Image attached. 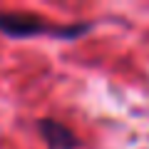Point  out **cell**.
<instances>
[{
  "mask_svg": "<svg viewBox=\"0 0 149 149\" xmlns=\"http://www.w3.org/2000/svg\"><path fill=\"white\" fill-rule=\"evenodd\" d=\"M0 32L8 37H32L40 32H52V25L32 13H0Z\"/></svg>",
  "mask_w": 149,
  "mask_h": 149,
  "instance_id": "1",
  "label": "cell"
},
{
  "mask_svg": "<svg viewBox=\"0 0 149 149\" xmlns=\"http://www.w3.org/2000/svg\"><path fill=\"white\" fill-rule=\"evenodd\" d=\"M37 132L45 139L47 149H77L80 139L70 127H65L57 119H40L37 122Z\"/></svg>",
  "mask_w": 149,
  "mask_h": 149,
  "instance_id": "2",
  "label": "cell"
},
{
  "mask_svg": "<svg viewBox=\"0 0 149 149\" xmlns=\"http://www.w3.org/2000/svg\"><path fill=\"white\" fill-rule=\"evenodd\" d=\"M92 25H70V27H52V35L55 37H62V40H74L80 37L82 32H87Z\"/></svg>",
  "mask_w": 149,
  "mask_h": 149,
  "instance_id": "3",
  "label": "cell"
}]
</instances>
